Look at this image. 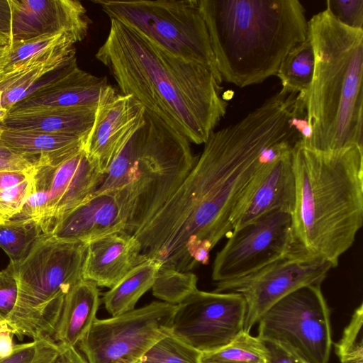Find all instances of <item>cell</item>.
Returning <instances> with one entry per match:
<instances>
[{
	"label": "cell",
	"mask_w": 363,
	"mask_h": 363,
	"mask_svg": "<svg viewBox=\"0 0 363 363\" xmlns=\"http://www.w3.org/2000/svg\"><path fill=\"white\" fill-rule=\"evenodd\" d=\"M95 57L122 94L132 95L190 143H204L226 113L223 87L206 67L178 58L111 19Z\"/></svg>",
	"instance_id": "1"
},
{
	"label": "cell",
	"mask_w": 363,
	"mask_h": 363,
	"mask_svg": "<svg viewBox=\"0 0 363 363\" xmlns=\"http://www.w3.org/2000/svg\"><path fill=\"white\" fill-rule=\"evenodd\" d=\"M295 203L289 253L337 266L363 224V147L292 150Z\"/></svg>",
	"instance_id": "2"
},
{
	"label": "cell",
	"mask_w": 363,
	"mask_h": 363,
	"mask_svg": "<svg viewBox=\"0 0 363 363\" xmlns=\"http://www.w3.org/2000/svg\"><path fill=\"white\" fill-rule=\"evenodd\" d=\"M218 72L238 87L277 74L286 55L308 35L298 0H199Z\"/></svg>",
	"instance_id": "3"
},
{
	"label": "cell",
	"mask_w": 363,
	"mask_h": 363,
	"mask_svg": "<svg viewBox=\"0 0 363 363\" xmlns=\"http://www.w3.org/2000/svg\"><path fill=\"white\" fill-rule=\"evenodd\" d=\"M315 66L306 106L318 150L363 147V30L349 28L325 9L308 20Z\"/></svg>",
	"instance_id": "4"
},
{
	"label": "cell",
	"mask_w": 363,
	"mask_h": 363,
	"mask_svg": "<svg viewBox=\"0 0 363 363\" xmlns=\"http://www.w3.org/2000/svg\"><path fill=\"white\" fill-rule=\"evenodd\" d=\"M197 159L186 137L145 109L143 125L113 160L94 194H116L126 213V232L132 234L173 194Z\"/></svg>",
	"instance_id": "5"
},
{
	"label": "cell",
	"mask_w": 363,
	"mask_h": 363,
	"mask_svg": "<svg viewBox=\"0 0 363 363\" xmlns=\"http://www.w3.org/2000/svg\"><path fill=\"white\" fill-rule=\"evenodd\" d=\"M87 244L42 233L24 258L11 262L18 290L7 322L20 340L52 338L65 296L83 279Z\"/></svg>",
	"instance_id": "6"
},
{
	"label": "cell",
	"mask_w": 363,
	"mask_h": 363,
	"mask_svg": "<svg viewBox=\"0 0 363 363\" xmlns=\"http://www.w3.org/2000/svg\"><path fill=\"white\" fill-rule=\"evenodd\" d=\"M111 19L133 29L157 48L218 72L199 0H93Z\"/></svg>",
	"instance_id": "7"
},
{
	"label": "cell",
	"mask_w": 363,
	"mask_h": 363,
	"mask_svg": "<svg viewBox=\"0 0 363 363\" xmlns=\"http://www.w3.org/2000/svg\"><path fill=\"white\" fill-rule=\"evenodd\" d=\"M330 309L321 284L287 294L259 318L257 337L277 343L306 363H328L332 345Z\"/></svg>",
	"instance_id": "8"
},
{
	"label": "cell",
	"mask_w": 363,
	"mask_h": 363,
	"mask_svg": "<svg viewBox=\"0 0 363 363\" xmlns=\"http://www.w3.org/2000/svg\"><path fill=\"white\" fill-rule=\"evenodd\" d=\"M177 305L153 301L141 308L96 318L78 344L87 363H138L159 340L171 333Z\"/></svg>",
	"instance_id": "9"
},
{
	"label": "cell",
	"mask_w": 363,
	"mask_h": 363,
	"mask_svg": "<svg viewBox=\"0 0 363 363\" xmlns=\"http://www.w3.org/2000/svg\"><path fill=\"white\" fill-rule=\"evenodd\" d=\"M245 314L240 294L197 289L177 304L171 334L201 353L211 352L244 332Z\"/></svg>",
	"instance_id": "10"
},
{
	"label": "cell",
	"mask_w": 363,
	"mask_h": 363,
	"mask_svg": "<svg viewBox=\"0 0 363 363\" xmlns=\"http://www.w3.org/2000/svg\"><path fill=\"white\" fill-rule=\"evenodd\" d=\"M334 267L323 259L288 253L243 277L216 282L213 291L235 292L243 296L246 303L244 332L250 333L273 304L298 288L321 284Z\"/></svg>",
	"instance_id": "11"
},
{
	"label": "cell",
	"mask_w": 363,
	"mask_h": 363,
	"mask_svg": "<svg viewBox=\"0 0 363 363\" xmlns=\"http://www.w3.org/2000/svg\"><path fill=\"white\" fill-rule=\"evenodd\" d=\"M291 216L274 211L233 230L214 259L212 279L243 277L287 255L291 242Z\"/></svg>",
	"instance_id": "12"
},
{
	"label": "cell",
	"mask_w": 363,
	"mask_h": 363,
	"mask_svg": "<svg viewBox=\"0 0 363 363\" xmlns=\"http://www.w3.org/2000/svg\"><path fill=\"white\" fill-rule=\"evenodd\" d=\"M104 177L84 149L69 157H40L32 180L48 195L47 211L40 226L43 233H50L64 216L91 197Z\"/></svg>",
	"instance_id": "13"
},
{
	"label": "cell",
	"mask_w": 363,
	"mask_h": 363,
	"mask_svg": "<svg viewBox=\"0 0 363 363\" xmlns=\"http://www.w3.org/2000/svg\"><path fill=\"white\" fill-rule=\"evenodd\" d=\"M144 106L132 95L115 91L98 105L93 126L86 135L84 150L102 173L145 122Z\"/></svg>",
	"instance_id": "14"
},
{
	"label": "cell",
	"mask_w": 363,
	"mask_h": 363,
	"mask_svg": "<svg viewBox=\"0 0 363 363\" xmlns=\"http://www.w3.org/2000/svg\"><path fill=\"white\" fill-rule=\"evenodd\" d=\"M10 45L60 33L82 41L91 21L82 4L75 0H10Z\"/></svg>",
	"instance_id": "15"
},
{
	"label": "cell",
	"mask_w": 363,
	"mask_h": 363,
	"mask_svg": "<svg viewBox=\"0 0 363 363\" xmlns=\"http://www.w3.org/2000/svg\"><path fill=\"white\" fill-rule=\"evenodd\" d=\"M291 153L278 156L252 177L232 213L233 230L271 211L292 213L296 189Z\"/></svg>",
	"instance_id": "16"
},
{
	"label": "cell",
	"mask_w": 363,
	"mask_h": 363,
	"mask_svg": "<svg viewBox=\"0 0 363 363\" xmlns=\"http://www.w3.org/2000/svg\"><path fill=\"white\" fill-rule=\"evenodd\" d=\"M115 91L106 77L81 69L74 56L57 78L16 103L9 113L43 106L97 108L102 99Z\"/></svg>",
	"instance_id": "17"
},
{
	"label": "cell",
	"mask_w": 363,
	"mask_h": 363,
	"mask_svg": "<svg viewBox=\"0 0 363 363\" xmlns=\"http://www.w3.org/2000/svg\"><path fill=\"white\" fill-rule=\"evenodd\" d=\"M127 216L114 191L94 194L64 216L50 232L55 238L89 243L101 237L126 231Z\"/></svg>",
	"instance_id": "18"
},
{
	"label": "cell",
	"mask_w": 363,
	"mask_h": 363,
	"mask_svg": "<svg viewBox=\"0 0 363 363\" xmlns=\"http://www.w3.org/2000/svg\"><path fill=\"white\" fill-rule=\"evenodd\" d=\"M147 259L133 234L126 231L112 233L87 244L82 277L98 286L111 289Z\"/></svg>",
	"instance_id": "19"
},
{
	"label": "cell",
	"mask_w": 363,
	"mask_h": 363,
	"mask_svg": "<svg viewBox=\"0 0 363 363\" xmlns=\"http://www.w3.org/2000/svg\"><path fill=\"white\" fill-rule=\"evenodd\" d=\"M96 108L43 106L9 113L3 121L7 128L65 134L86 138Z\"/></svg>",
	"instance_id": "20"
},
{
	"label": "cell",
	"mask_w": 363,
	"mask_h": 363,
	"mask_svg": "<svg viewBox=\"0 0 363 363\" xmlns=\"http://www.w3.org/2000/svg\"><path fill=\"white\" fill-rule=\"evenodd\" d=\"M100 303L98 286L82 279L66 294L52 339L76 347L84 338L96 319Z\"/></svg>",
	"instance_id": "21"
},
{
	"label": "cell",
	"mask_w": 363,
	"mask_h": 363,
	"mask_svg": "<svg viewBox=\"0 0 363 363\" xmlns=\"http://www.w3.org/2000/svg\"><path fill=\"white\" fill-rule=\"evenodd\" d=\"M1 140L15 152L34 158L68 157L84 149L85 138L74 135L6 128Z\"/></svg>",
	"instance_id": "22"
},
{
	"label": "cell",
	"mask_w": 363,
	"mask_h": 363,
	"mask_svg": "<svg viewBox=\"0 0 363 363\" xmlns=\"http://www.w3.org/2000/svg\"><path fill=\"white\" fill-rule=\"evenodd\" d=\"M52 60L15 69L0 78V106L10 111L37 89L57 78L74 56Z\"/></svg>",
	"instance_id": "23"
},
{
	"label": "cell",
	"mask_w": 363,
	"mask_h": 363,
	"mask_svg": "<svg viewBox=\"0 0 363 363\" xmlns=\"http://www.w3.org/2000/svg\"><path fill=\"white\" fill-rule=\"evenodd\" d=\"M161 264L148 259L133 269L103 296L104 307L111 316L131 311L140 297L150 289Z\"/></svg>",
	"instance_id": "24"
},
{
	"label": "cell",
	"mask_w": 363,
	"mask_h": 363,
	"mask_svg": "<svg viewBox=\"0 0 363 363\" xmlns=\"http://www.w3.org/2000/svg\"><path fill=\"white\" fill-rule=\"evenodd\" d=\"M315 56L309 38L294 47L284 58L276 76L280 79L281 91L304 97L313 76Z\"/></svg>",
	"instance_id": "25"
},
{
	"label": "cell",
	"mask_w": 363,
	"mask_h": 363,
	"mask_svg": "<svg viewBox=\"0 0 363 363\" xmlns=\"http://www.w3.org/2000/svg\"><path fill=\"white\" fill-rule=\"evenodd\" d=\"M75 38L65 33L45 35L10 45L0 78L31 60L42 61L57 55L65 45L75 44Z\"/></svg>",
	"instance_id": "26"
},
{
	"label": "cell",
	"mask_w": 363,
	"mask_h": 363,
	"mask_svg": "<svg viewBox=\"0 0 363 363\" xmlns=\"http://www.w3.org/2000/svg\"><path fill=\"white\" fill-rule=\"evenodd\" d=\"M269 350L257 336L242 332L234 340L218 350L202 353L201 363H268Z\"/></svg>",
	"instance_id": "27"
},
{
	"label": "cell",
	"mask_w": 363,
	"mask_h": 363,
	"mask_svg": "<svg viewBox=\"0 0 363 363\" xmlns=\"http://www.w3.org/2000/svg\"><path fill=\"white\" fill-rule=\"evenodd\" d=\"M42 233L40 226L33 220L11 219L0 224V247L11 262H18Z\"/></svg>",
	"instance_id": "28"
},
{
	"label": "cell",
	"mask_w": 363,
	"mask_h": 363,
	"mask_svg": "<svg viewBox=\"0 0 363 363\" xmlns=\"http://www.w3.org/2000/svg\"><path fill=\"white\" fill-rule=\"evenodd\" d=\"M198 278L195 274L160 266L152 286L153 295L170 304L177 305L196 291Z\"/></svg>",
	"instance_id": "29"
},
{
	"label": "cell",
	"mask_w": 363,
	"mask_h": 363,
	"mask_svg": "<svg viewBox=\"0 0 363 363\" xmlns=\"http://www.w3.org/2000/svg\"><path fill=\"white\" fill-rule=\"evenodd\" d=\"M202 353L169 333L156 342L140 363H201Z\"/></svg>",
	"instance_id": "30"
},
{
	"label": "cell",
	"mask_w": 363,
	"mask_h": 363,
	"mask_svg": "<svg viewBox=\"0 0 363 363\" xmlns=\"http://www.w3.org/2000/svg\"><path fill=\"white\" fill-rule=\"evenodd\" d=\"M363 304L354 310L340 340L335 353L341 363H363Z\"/></svg>",
	"instance_id": "31"
},
{
	"label": "cell",
	"mask_w": 363,
	"mask_h": 363,
	"mask_svg": "<svg viewBox=\"0 0 363 363\" xmlns=\"http://www.w3.org/2000/svg\"><path fill=\"white\" fill-rule=\"evenodd\" d=\"M38 340V349L33 363H87L76 347L66 346L48 337Z\"/></svg>",
	"instance_id": "32"
},
{
	"label": "cell",
	"mask_w": 363,
	"mask_h": 363,
	"mask_svg": "<svg viewBox=\"0 0 363 363\" xmlns=\"http://www.w3.org/2000/svg\"><path fill=\"white\" fill-rule=\"evenodd\" d=\"M32 189L31 177L18 185L0 191V224L20 213Z\"/></svg>",
	"instance_id": "33"
},
{
	"label": "cell",
	"mask_w": 363,
	"mask_h": 363,
	"mask_svg": "<svg viewBox=\"0 0 363 363\" xmlns=\"http://www.w3.org/2000/svg\"><path fill=\"white\" fill-rule=\"evenodd\" d=\"M325 9L342 25L363 30V0H328Z\"/></svg>",
	"instance_id": "34"
},
{
	"label": "cell",
	"mask_w": 363,
	"mask_h": 363,
	"mask_svg": "<svg viewBox=\"0 0 363 363\" xmlns=\"http://www.w3.org/2000/svg\"><path fill=\"white\" fill-rule=\"evenodd\" d=\"M18 281L11 262L0 271V320H6L13 312L18 298Z\"/></svg>",
	"instance_id": "35"
},
{
	"label": "cell",
	"mask_w": 363,
	"mask_h": 363,
	"mask_svg": "<svg viewBox=\"0 0 363 363\" xmlns=\"http://www.w3.org/2000/svg\"><path fill=\"white\" fill-rule=\"evenodd\" d=\"M39 158L21 155L4 143L0 138V171L32 172Z\"/></svg>",
	"instance_id": "36"
},
{
	"label": "cell",
	"mask_w": 363,
	"mask_h": 363,
	"mask_svg": "<svg viewBox=\"0 0 363 363\" xmlns=\"http://www.w3.org/2000/svg\"><path fill=\"white\" fill-rule=\"evenodd\" d=\"M38 340L15 345L11 354L0 357V363H33L38 349Z\"/></svg>",
	"instance_id": "37"
},
{
	"label": "cell",
	"mask_w": 363,
	"mask_h": 363,
	"mask_svg": "<svg viewBox=\"0 0 363 363\" xmlns=\"http://www.w3.org/2000/svg\"><path fill=\"white\" fill-rule=\"evenodd\" d=\"M264 342L269 350L268 363H306L281 345L272 342Z\"/></svg>",
	"instance_id": "38"
},
{
	"label": "cell",
	"mask_w": 363,
	"mask_h": 363,
	"mask_svg": "<svg viewBox=\"0 0 363 363\" xmlns=\"http://www.w3.org/2000/svg\"><path fill=\"white\" fill-rule=\"evenodd\" d=\"M33 172L0 171V191L18 185L30 179Z\"/></svg>",
	"instance_id": "39"
},
{
	"label": "cell",
	"mask_w": 363,
	"mask_h": 363,
	"mask_svg": "<svg viewBox=\"0 0 363 363\" xmlns=\"http://www.w3.org/2000/svg\"><path fill=\"white\" fill-rule=\"evenodd\" d=\"M12 329L6 320H0V357L11 354L14 348Z\"/></svg>",
	"instance_id": "40"
},
{
	"label": "cell",
	"mask_w": 363,
	"mask_h": 363,
	"mask_svg": "<svg viewBox=\"0 0 363 363\" xmlns=\"http://www.w3.org/2000/svg\"><path fill=\"white\" fill-rule=\"evenodd\" d=\"M11 33V7L10 0H0V33L10 38Z\"/></svg>",
	"instance_id": "41"
},
{
	"label": "cell",
	"mask_w": 363,
	"mask_h": 363,
	"mask_svg": "<svg viewBox=\"0 0 363 363\" xmlns=\"http://www.w3.org/2000/svg\"><path fill=\"white\" fill-rule=\"evenodd\" d=\"M9 48V47L0 46V68L3 65V64L5 61Z\"/></svg>",
	"instance_id": "42"
},
{
	"label": "cell",
	"mask_w": 363,
	"mask_h": 363,
	"mask_svg": "<svg viewBox=\"0 0 363 363\" xmlns=\"http://www.w3.org/2000/svg\"><path fill=\"white\" fill-rule=\"evenodd\" d=\"M9 114V110L0 106V122H3Z\"/></svg>",
	"instance_id": "43"
},
{
	"label": "cell",
	"mask_w": 363,
	"mask_h": 363,
	"mask_svg": "<svg viewBox=\"0 0 363 363\" xmlns=\"http://www.w3.org/2000/svg\"><path fill=\"white\" fill-rule=\"evenodd\" d=\"M6 126L4 125L3 122H0V138L4 130L6 129Z\"/></svg>",
	"instance_id": "44"
},
{
	"label": "cell",
	"mask_w": 363,
	"mask_h": 363,
	"mask_svg": "<svg viewBox=\"0 0 363 363\" xmlns=\"http://www.w3.org/2000/svg\"><path fill=\"white\" fill-rule=\"evenodd\" d=\"M138 363H140V362H138Z\"/></svg>",
	"instance_id": "45"
}]
</instances>
